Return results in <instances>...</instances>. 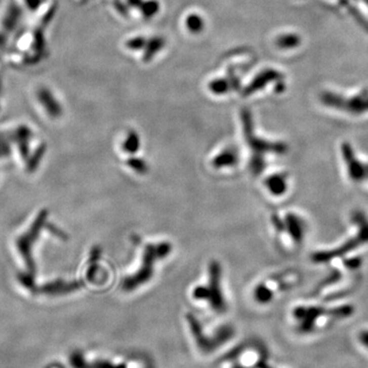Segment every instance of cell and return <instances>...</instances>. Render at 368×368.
Listing matches in <instances>:
<instances>
[{
    "label": "cell",
    "mask_w": 368,
    "mask_h": 368,
    "mask_svg": "<svg viewBox=\"0 0 368 368\" xmlns=\"http://www.w3.org/2000/svg\"><path fill=\"white\" fill-rule=\"evenodd\" d=\"M172 251L173 246L169 241L146 243L142 251L140 266L134 273L126 276L122 280V290L125 292H134L148 283L154 275L157 263L168 258Z\"/></svg>",
    "instance_id": "1"
},
{
    "label": "cell",
    "mask_w": 368,
    "mask_h": 368,
    "mask_svg": "<svg viewBox=\"0 0 368 368\" xmlns=\"http://www.w3.org/2000/svg\"><path fill=\"white\" fill-rule=\"evenodd\" d=\"M222 266L216 260L210 262L208 268V281L192 290V298L205 301L214 312L222 314L227 310V303L222 289Z\"/></svg>",
    "instance_id": "2"
},
{
    "label": "cell",
    "mask_w": 368,
    "mask_h": 368,
    "mask_svg": "<svg viewBox=\"0 0 368 368\" xmlns=\"http://www.w3.org/2000/svg\"><path fill=\"white\" fill-rule=\"evenodd\" d=\"M244 135L250 148V170L254 176L262 173L266 166V156L268 153H284L287 146L280 142H271L256 137L253 134L249 124H246Z\"/></svg>",
    "instance_id": "3"
},
{
    "label": "cell",
    "mask_w": 368,
    "mask_h": 368,
    "mask_svg": "<svg viewBox=\"0 0 368 368\" xmlns=\"http://www.w3.org/2000/svg\"><path fill=\"white\" fill-rule=\"evenodd\" d=\"M48 211L46 209L41 210L36 216L35 220L29 227V229L21 234L16 240V247L22 256L27 270L31 273H36V265L33 258V248L39 238V235L47 223Z\"/></svg>",
    "instance_id": "4"
},
{
    "label": "cell",
    "mask_w": 368,
    "mask_h": 368,
    "mask_svg": "<svg viewBox=\"0 0 368 368\" xmlns=\"http://www.w3.org/2000/svg\"><path fill=\"white\" fill-rule=\"evenodd\" d=\"M354 221L358 224L360 229H359L358 234L353 239H350L343 247H341L337 250L316 253L313 256V261L316 263H323L335 257L342 256V255H344V253H346L348 251H351V250L353 251L365 242H368V220L361 212H357V214L354 216Z\"/></svg>",
    "instance_id": "5"
},
{
    "label": "cell",
    "mask_w": 368,
    "mask_h": 368,
    "mask_svg": "<svg viewBox=\"0 0 368 368\" xmlns=\"http://www.w3.org/2000/svg\"><path fill=\"white\" fill-rule=\"evenodd\" d=\"M187 321L190 325L192 335L197 342V345L206 351L216 348L217 346L220 345V343L225 342L232 336L231 330L228 326H226V328H223L222 330H220L213 339L209 338L203 334L202 328H201L199 321L197 320V318H195L193 316L192 314L187 315Z\"/></svg>",
    "instance_id": "6"
},
{
    "label": "cell",
    "mask_w": 368,
    "mask_h": 368,
    "mask_svg": "<svg viewBox=\"0 0 368 368\" xmlns=\"http://www.w3.org/2000/svg\"><path fill=\"white\" fill-rule=\"evenodd\" d=\"M272 223L276 230H278L279 232H288L295 242L301 243L303 241L306 233V224L304 220L298 215L289 213L283 219H280L277 216H273Z\"/></svg>",
    "instance_id": "7"
},
{
    "label": "cell",
    "mask_w": 368,
    "mask_h": 368,
    "mask_svg": "<svg viewBox=\"0 0 368 368\" xmlns=\"http://www.w3.org/2000/svg\"><path fill=\"white\" fill-rule=\"evenodd\" d=\"M84 283L82 280H73V281H66L64 279H56L50 282L43 284L41 288L37 289L36 292L41 293L45 296L50 297H60L66 296L73 292H76L83 288Z\"/></svg>",
    "instance_id": "8"
},
{
    "label": "cell",
    "mask_w": 368,
    "mask_h": 368,
    "mask_svg": "<svg viewBox=\"0 0 368 368\" xmlns=\"http://www.w3.org/2000/svg\"><path fill=\"white\" fill-rule=\"evenodd\" d=\"M36 97L49 118L59 119L63 116L62 104L50 89L47 87H40L36 93Z\"/></svg>",
    "instance_id": "9"
},
{
    "label": "cell",
    "mask_w": 368,
    "mask_h": 368,
    "mask_svg": "<svg viewBox=\"0 0 368 368\" xmlns=\"http://www.w3.org/2000/svg\"><path fill=\"white\" fill-rule=\"evenodd\" d=\"M343 157L347 165V170L350 178L355 182H361L367 179L366 165H363L355 155L352 147L349 144H343L342 146Z\"/></svg>",
    "instance_id": "10"
},
{
    "label": "cell",
    "mask_w": 368,
    "mask_h": 368,
    "mask_svg": "<svg viewBox=\"0 0 368 368\" xmlns=\"http://www.w3.org/2000/svg\"><path fill=\"white\" fill-rule=\"evenodd\" d=\"M12 142L18 145L19 151L23 160H27L29 157V142L32 137V130L28 126H20L13 133L9 134Z\"/></svg>",
    "instance_id": "11"
},
{
    "label": "cell",
    "mask_w": 368,
    "mask_h": 368,
    "mask_svg": "<svg viewBox=\"0 0 368 368\" xmlns=\"http://www.w3.org/2000/svg\"><path fill=\"white\" fill-rule=\"evenodd\" d=\"M239 155L235 148L227 147L217 153L212 160V166L215 169L232 168L238 164Z\"/></svg>",
    "instance_id": "12"
},
{
    "label": "cell",
    "mask_w": 368,
    "mask_h": 368,
    "mask_svg": "<svg viewBox=\"0 0 368 368\" xmlns=\"http://www.w3.org/2000/svg\"><path fill=\"white\" fill-rule=\"evenodd\" d=\"M264 184L267 188V190L272 195H282L288 190V178L287 174L284 173H275L272 175H269L265 181Z\"/></svg>",
    "instance_id": "13"
},
{
    "label": "cell",
    "mask_w": 368,
    "mask_h": 368,
    "mask_svg": "<svg viewBox=\"0 0 368 368\" xmlns=\"http://www.w3.org/2000/svg\"><path fill=\"white\" fill-rule=\"evenodd\" d=\"M21 16H22V14H21L20 8L16 7V6H12L4 17V20H3L4 28L6 30H13L16 26H18Z\"/></svg>",
    "instance_id": "14"
},
{
    "label": "cell",
    "mask_w": 368,
    "mask_h": 368,
    "mask_svg": "<svg viewBox=\"0 0 368 368\" xmlns=\"http://www.w3.org/2000/svg\"><path fill=\"white\" fill-rule=\"evenodd\" d=\"M254 298L259 304H268L273 298V292L265 283H259L254 289Z\"/></svg>",
    "instance_id": "15"
},
{
    "label": "cell",
    "mask_w": 368,
    "mask_h": 368,
    "mask_svg": "<svg viewBox=\"0 0 368 368\" xmlns=\"http://www.w3.org/2000/svg\"><path fill=\"white\" fill-rule=\"evenodd\" d=\"M46 151V146L45 144H41L40 146H38L36 148V150L33 152L32 155H29V157L27 159V171L32 173L34 172L40 165L43 156L45 154Z\"/></svg>",
    "instance_id": "16"
},
{
    "label": "cell",
    "mask_w": 368,
    "mask_h": 368,
    "mask_svg": "<svg viewBox=\"0 0 368 368\" xmlns=\"http://www.w3.org/2000/svg\"><path fill=\"white\" fill-rule=\"evenodd\" d=\"M126 165L132 171H134L136 174L139 175H144L148 172V165L144 160L141 159V157H136L131 155V157H129L126 161Z\"/></svg>",
    "instance_id": "17"
},
{
    "label": "cell",
    "mask_w": 368,
    "mask_h": 368,
    "mask_svg": "<svg viewBox=\"0 0 368 368\" xmlns=\"http://www.w3.org/2000/svg\"><path fill=\"white\" fill-rule=\"evenodd\" d=\"M139 146H140V140H139L138 136L133 132L128 134V136L126 137L125 141L122 144L123 150L130 154L136 153L139 149Z\"/></svg>",
    "instance_id": "18"
},
{
    "label": "cell",
    "mask_w": 368,
    "mask_h": 368,
    "mask_svg": "<svg viewBox=\"0 0 368 368\" xmlns=\"http://www.w3.org/2000/svg\"><path fill=\"white\" fill-rule=\"evenodd\" d=\"M18 279L24 288L29 289L32 292H36L37 288L35 285V274L34 273H31L28 270L25 272H20L18 274Z\"/></svg>",
    "instance_id": "19"
},
{
    "label": "cell",
    "mask_w": 368,
    "mask_h": 368,
    "mask_svg": "<svg viewBox=\"0 0 368 368\" xmlns=\"http://www.w3.org/2000/svg\"><path fill=\"white\" fill-rule=\"evenodd\" d=\"M12 140L9 134H0V159L8 157L12 153Z\"/></svg>",
    "instance_id": "20"
},
{
    "label": "cell",
    "mask_w": 368,
    "mask_h": 368,
    "mask_svg": "<svg viewBox=\"0 0 368 368\" xmlns=\"http://www.w3.org/2000/svg\"><path fill=\"white\" fill-rule=\"evenodd\" d=\"M45 228H47L52 234H55L56 236H58V237H60V238H62V239H64V240H66L67 239V234L63 231V230H61L60 228H58L56 225H54V224H51V223H49V224H47L46 223V225H45Z\"/></svg>",
    "instance_id": "21"
},
{
    "label": "cell",
    "mask_w": 368,
    "mask_h": 368,
    "mask_svg": "<svg viewBox=\"0 0 368 368\" xmlns=\"http://www.w3.org/2000/svg\"><path fill=\"white\" fill-rule=\"evenodd\" d=\"M360 340H361L362 344H363L364 346H366V347L368 348V331H366V332H363V333L361 334Z\"/></svg>",
    "instance_id": "22"
},
{
    "label": "cell",
    "mask_w": 368,
    "mask_h": 368,
    "mask_svg": "<svg viewBox=\"0 0 368 368\" xmlns=\"http://www.w3.org/2000/svg\"><path fill=\"white\" fill-rule=\"evenodd\" d=\"M5 44V36L3 34H0V47Z\"/></svg>",
    "instance_id": "23"
},
{
    "label": "cell",
    "mask_w": 368,
    "mask_h": 368,
    "mask_svg": "<svg viewBox=\"0 0 368 368\" xmlns=\"http://www.w3.org/2000/svg\"><path fill=\"white\" fill-rule=\"evenodd\" d=\"M366 172H367V178H368V165H366Z\"/></svg>",
    "instance_id": "24"
}]
</instances>
